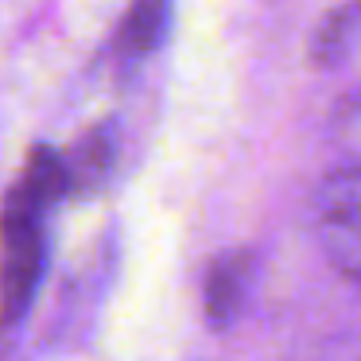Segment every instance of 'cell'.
<instances>
[{
	"mask_svg": "<svg viewBox=\"0 0 361 361\" xmlns=\"http://www.w3.org/2000/svg\"><path fill=\"white\" fill-rule=\"evenodd\" d=\"M43 218L47 214L27 206L8 190L0 206V330L20 322L35 288L43 280Z\"/></svg>",
	"mask_w": 361,
	"mask_h": 361,
	"instance_id": "6da1fadb",
	"label": "cell"
},
{
	"mask_svg": "<svg viewBox=\"0 0 361 361\" xmlns=\"http://www.w3.org/2000/svg\"><path fill=\"white\" fill-rule=\"evenodd\" d=\"M311 214L330 264L353 283H361V167L345 164L330 171L314 190Z\"/></svg>",
	"mask_w": 361,
	"mask_h": 361,
	"instance_id": "7a4b0ae2",
	"label": "cell"
},
{
	"mask_svg": "<svg viewBox=\"0 0 361 361\" xmlns=\"http://www.w3.org/2000/svg\"><path fill=\"white\" fill-rule=\"evenodd\" d=\"M249 280H252L249 252H226L210 264V272H206V319L214 326H229L241 314Z\"/></svg>",
	"mask_w": 361,
	"mask_h": 361,
	"instance_id": "3957f363",
	"label": "cell"
},
{
	"mask_svg": "<svg viewBox=\"0 0 361 361\" xmlns=\"http://www.w3.org/2000/svg\"><path fill=\"white\" fill-rule=\"evenodd\" d=\"M113 152H117V144H113V128L109 125L90 128V133L71 148V156L63 159L71 190H78V195H94L113 171Z\"/></svg>",
	"mask_w": 361,
	"mask_h": 361,
	"instance_id": "277c9868",
	"label": "cell"
},
{
	"mask_svg": "<svg viewBox=\"0 0 361 361\" xmlns=\"http://www.w3.org/2000/svg\"><path fill=\"white\" fill-rule=\"evenodd\" d=\"M167 16H171V0H133V8L125 12L117 27V47L121 59H144L164 43Z\"/></svg>",
	"mask_w": 361,
	"mask_h": 361,
	"instance_id": "5b68a950",
	"label": "cell"
},
{
	"mask_svg": "<svg viewBox=\"0 0 361 361\" xmlns=\"http://www.w3.org/2000/svg\"><path fill=\"white\" fill-rule=\"evenodd\" d=\"M12 195L24 198V202L35 206V210L47 214L63 195H71L63 156H59L55 148H43V144H39V148H32V156H27V164H24V175L16 179Z\"/></svg>",
	"mask_w": 361,
	"mask_h": 361,
	"instance_id": "8992f818",
	"label": "cell"
},
{
	"mask_svg": "<svg viewBox=\"0 0 361 361\" xmlns=\"http://www.w3.org/2000/svg\"><path fill=\"white\" fill-rule=\"evenodd\" d=\"M334 136H338V144L345 148L350 164L361 167V94H353L350 102L334 113Z\"/></svg>",
	"mask_w": 361,
	"mask_h": 361,
	"instance_id": "52a82bcc",
	"label": "cell"
}]
</instances>
